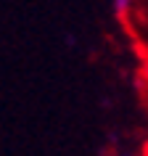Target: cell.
<instances>
[{
  "instance_id": "6da1fadb",
  "label": "cell",
  "mask_w": 148,
  "mask_h": 156,
  "mask_svg": "<svg viewBox=\"0 0 148 156\" xmlns=\"http://www.w3.org/2000/svg\"><path fill=\"white\" fill-rule=\"evenodd\" d=\"M132 3H135V0H111V5H114V13L122 19V21L132 13Z\"/></svg>"
},
{
  "instance_id": "7a4b0ae2",
  "label": "cell",
  "mask_w": 148,
  "mask_h": 156,
  "mask_svg": "<svg viewBox=\"0 0 148 156\" xmlns=\"http://www.w3.org/2000/svg\"><path fill=\"white\" fill-rule=\"evenodd\" d=\"M143 77H146V82H148V64H146V69H143Z\"/></svg>"
},
{
  "instance_id": "3957f363",
  "label": "cell",
  "mask_w": 148,
  "mask_h": 156,
  "mask_svg": "<svg viewBox=\"0 0 148 156\" xmlns=\"http://www.w3.org/2000/svg\"><path fill=\"white\" fill-rule=\"evenodd\" d=\"M119 156H132V154H119Z\"/></svg>"
},
{
  "instance_id": "277c9868",
  "label": "cell",
  "mask_w": 148,
  "mask_h": 156,
  "mask_svg": "<svg viewBox=\"0 0 148 156\" xmlns=\"http://www.w3.org/2000/svg\"><path fill=\"white\" fill-rule=\"evenodd\" d=\"M143 156H148V146H146V154H143Z\"/></svg>"
}]
</instances>
